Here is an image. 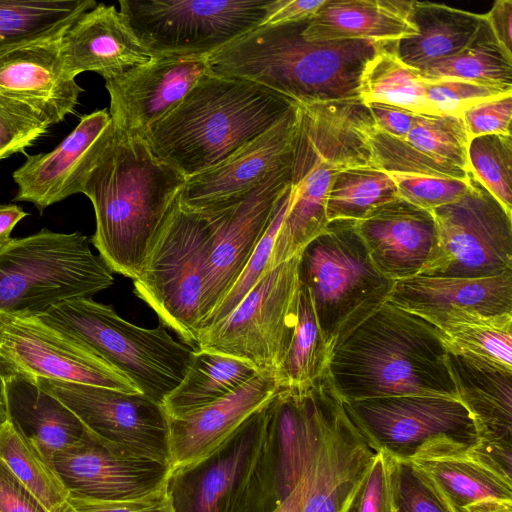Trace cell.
Returning <instances> with one entry per match:
<instances>
[{
  "label": "cell",
  "instance_id": "6da1fadb",
  "mask_svg": "<svg viewBox=\"0 0 512 512\" xmlns=\"http://www.w3.org/2000/svg\"><path fill=\"white\" fill-rule=\"evenodd\" d=\"M186 180L156 157L144 139L114 128L81 192L95 213L96 229L90 241L112 273L133 280L139 275Z\"/></svg>",
  "mask_w": 512,
  "mask_h": 512
},
{
  "label": "cell",
  "instance_id": "7a4b0ae2",
  "mask_svg": "<svg viewBox=\"0 0 512 512\" xmlns=\"http://www.w3.org/2000/svg\"><path fill=\"white\" fill-rule=\"evenodd\" d=\"M306 20L256 27L208 55L207 71L255 82L297 103L360 99L365 68L388 42L310 39Z\"/></svg>",
  "mask_w": 512,
  "mask_h": 512
},
{
  "label": "cell",
  "instance_id": "3957f363",
  "mask_svg": "<svg viewBox=\"0 0 512 512\" xmlns=\"http://www.w3.org/2000/svg\"><path fill=\"white\" fill-rule=\"evenodd\" d=\"M328 373L347 402L394 396L458 400L439 330L390 302L334 346Z\"/></svg>",
  "mask_w": 512,
  "mask_h": 512
},
{
  "label": "cell",
  "instance_id": "277c9868",
  "mask_svg": "<svg viewBox=\"0 0 512 512\" xmlns=\"http://www.w3.org/2000/svg\"><path fill=\"white\" fill-rule=\"evenodd\" d=\"M297 104L255 82L207 71L144 140L187 179L227 159Z\"/></svg>",
  "mask_w": 512,
  "mask_h": 512
},
{
  "label": "cell",
  "instance_id": "5b68a950",
  "mask_svg": "<svg viewBox=\"0 0 512 512\" xmlns=\"http://www.w3.org/2000/svg\"><path fill=\"white\" fill-rule=\"evenodd\" d=\"M373 118L361 99L298 103L290 166V205L270 257L273 269L299 255L328 224L326 200L338 172L373 166L365 130Z\"/></svg>",
  "mask_w": 512,
  "mask_h": 512
},
{
  "label": "cell",
  "instance_id": "8992f818",
  "mask_svg": "<svg viewBox=\"0 0 512 512\" xmlns=\"http://www.w3.org/2000/svg\"><path fill=\"white\" fill-rule=\"evenodd\" d=\"M298 279L311 297L330 350L389 301L394 281L372 262L356 221H329L299 254Z\"/></svg>",
  "mask_w": 512,
  "mask_h": 512
},
{
  "label": "cell",
  "instance_id": "52a82bcc",
  "mask_svg": "<svg viewBox=\"0 0 512 512\" xmlns=\"http://www.w3.org/2000/svg\"><path fill=\"white\" fill-rule=\"evenodd\" d=\"M113 282L79 231L43 228L0 248V311L39 314L62 301L92 298Z\"/></svg>",
  "mask_w": 512,
  "mask_h": 512
},
{
  "label": "cell",
  "instance_id": "ba28073f",
  "mask_svg": "<svg viewBox=\"0 0 512 512\" xmlns=\"http://www.w3.org/2000/svg\"><path fill=\"white\" fill-rule=\"evenodd\" d=\"M38 315L83 340L142 394L161 404L192 360L194 349L175 341L163 324L137 326L92 298L62 301Z\"/></svg>",
  "mask_w": 512,
  "mask_h": 512
},
{
  "label": "cell",
  "instance_id": "9c48e42d",
  "mask_svg": "<svg viewBox=\"0 0 512 512\" xmlns=\"http://www.w3.org/2000/svg\"><path fill=\"white\" fill-rule=\"evenodd\" d=\"M212 227L180 200L165 220L133 280L137 297L184 343L196 347Z\"/></svg>",
  "mask_w": 512,
  "mask_h": 512
},
{
  "label": "cell",
  "instance_id": "30bf717a",
  "mask_svg": "<svg viewBox=\"0 0 512 512\" xmlns=\"http://www.w3.org/2000/svg\"><path fill=\"white\" fill-rule=\"evenodd\" d=\"M374 455L325 372L309 389L295 512H340Z\"/></svg>",
  "mask_w": 512,
  "mask_h": 512
},
{
  "label": "cell",
  "instance_id": "8fae6325",
  "mask_svg": "<svg viewBox=\"0 0 512 512\" xmlns=\"http://www.w3.org/2000/svg\"><path fill=\"white\" fill-rule=\"evenodd\" d=\"M272 1L121 0L119 12L153 57H207L262 25Z\"/></svg>",
  "mask_w": 512,
  "mask_h": 512
},
{
  "label": "cell",
  "instance_id": "7c38bea8",
  "mask_svg": "<svg viewBox=\"0 0 512 512\" xmlns=\"http://www.w3.org/2000/svg\"><path fill=\"white\" fill-rule=\"evenodd\" d=\"M298 260L296 255L266 271L228 315L199 333L196 347L275 376L296 325Z\"/></svg>",
  "mask_w": 512,
  "mask_h": 512
},
{
  "label": "cell",
  "instance_id": "4fadbf2b",
  "mask_svg": "<svg viewBox=\"0 0 512 512\" xmlns=\"http://www.w3.org/2000/svg\"><path fill=\"white\" fill-rule=\"evenodd\" d=\"M12 374L141 393L77 336L35 313L0 311V376Z\"/></svg>",
  "mask_w": 512,
  "mask_h": 512
},
{
  "label": "cell",
  "instance_id": "5bb4252c",
  "mask_svg": "<svg viewBox=\"0 0 512 512\" xmlns=\"http://www.w3.org/2000/svg\"><path fill=\"white\" fill-rule=\"evenodd\" d=\"M468 181L460 199L431 211L439 249L422 275L487 278L512 272V216L471 170Z\"/></svg>",
  "mask_w": 512,
  "mask_h": 512
},
{
  "label": "cell",
  "instance_id": "9a60e30c",
  "mask_svg": "<svg viewBox=\"0 0 512 512\" xmlns=\"http://www.w3.org/2000/svg\"><path fill=\"white\" fill-rule=\"evenodd\" d=\"M30 379L70 409L98 439L132 455L170 465L169 418L158 401L142 393Z\"/></svg>",
  "mask_w": 512,
  "mask_h": 512
},
{
  "label": "cell",
  "instance_id": "2e32d148",
  "mask_svg": "<svg viewBox=\"0 0 512 512\" xmlns=\"http://www.w3.org/2000/svg\"><path fill=\"white\" fill-rule=\"evenodd\" d=\"M290 166L270 173L238 200L200 212L212 227L206 265L199 333L248 263L266 231L280 196L290 186Z\"/></svg>",
  "mask_w": 512,
  "mask_h": 512
},
{
  "label": "cell",
  "instance_id": "e0dca14e",
  "mask_svg": "<svg viewBox=\"0 0 512 512\" xmlns=\"http://www.w3.org/2000/svg\"><path fill=\"white\" fill-rule=\"evenodd\" d=\"M345 403L368 445L398 460L410 459L425 442L439 436L477 442L473 420L459 400L394 396Z\"/></svg>",
  "mask_w": 512,
  "mask_h": 512
},
{
  "label": "cell",
  "instance_id": "ac0fdd59",
  "mask_svg": "<svg viewBox=\"0 0 512 512\" xmlns=\"http://www.w3.org/2000/svg\"><path fill=\"white\" fill-rule=\"evenodd\" d=\"M206 72V57L168 55L106 79L114 128L145 139Z\"/></svg>",
  "mask_w": 512,
  "mask_h": 512
},
{
  "label": "cell",
  "instance_id": "d6986e66",
  "mask_svg": "<svg viewBox=\"0 0 512 512\" xmlns=\"http://www.w3.org/2000/svg\"><path fill=\"white\" fill-rule=\"evenodd\" d=\"M53 464L70 494L100 500L139 498L172 480L170 465L132 455L87 430Z\"/></svg>",
  "mask_w": 512,
  "mask_h": 512
},
{
  "label": "cell",
  "instance_id": "ffe728a7",
  "mask_svg": "<svg viewBox=\"0 0 512 512\" xmlns=\"http://www.w3.org/2000/svg\"><path fill=\"white\" fill-rule=\"evenodd\" d=\"M278 389L273 374L257 373L227 396L190 413L169 418L172 479L196 469L224 449Z\"/></svg>",
  "mask_w": 512,
  "mask_h": 512
},
{
  "label": "cell",
  "instance_id": "44dd1931",
  "mask_svg": "<svg viewBox=\"0 0 512 512\" xmlns=\"http://www.w3.org/2000/svg\"><path fill=\"white\" fill-rule=\"evenodd\" d=\"M107 109L81 117L74 130L52 151L27 155L13 172L18 190L14 201L48 206L82 192L83 182L113 135Z\"/></svg>",
  "mask_w": 512,
  "mask_h": 512
},
{
  "label": "cell",
  "instance_id": "7402d4cb",
  "mask_svg": "<svg viewBox=\"0 0 512 512\" xmlns=\"http://www.w3.org/2000/svg\"><path fill=\"white\" fill-rule=\"evenodd\" d=\"M474 444L439 436L408 460L431 480L452 512H512V479Z\"/></svg>",
  "mask_w": 512,
  "mask_h": 512
},
{
  "label": "cell",
  "instance_id": "603a6c76",
  "mask_svg": "<svg viewBox=\"0 0 512 512\" xmlns=\"http://www.w3.org/2000/svg\"><path fill=\"white\" fill-rule=\"evenodd\" d=\"M297 109L298 104L279 123L218 165L187 178L180 194L181 206L197 212L225 206L289 164Z\"/></svg>",
  "mask_w": 512,
  "mask_h": 512
},
{
  "label": "cell",
  "instance_id": "cb8c5ba5",
  "mask_svg": "<svg viewBox=\"0 0 512 512\" xmlns=\"http://www.w3.org/2000/svg\"><path fill=\"white\" fill-rule=\"evenodd\" d=\"M356 225L372 262L394 282L424 274L437 258L439 238L432 212L401 197Z\"/></svg>",
  "mask_w": 512,
  "mask_h": 512
},
{
  "label": "cell",
  "instance_id": "d4e9b609",
  "mask_svg": "<svg viewBox=\"0 0 512 512\" xmlns=\"http://www.w3.org/2000/svg\"><path fill=\"white\" fill-rule=\"evenodd\" d=\"M63 34L0 57V95L29 106L50 125L74 112L83 91L64 69L60 52Z\"/></svg>",
  "mask_w": 512,
  "mask_h": 512
},
{
  "label": "cell",
  "instance_id": "484cf974",
  "mask_svg": "<svg viewBox=\"0 0 512 512\" xmlns=\"http://www.w3.org/2000/svg\"><path fill=\"white\" fill-rule=\"evenodd\" d=\"M61 58L72 77L91 71L104 80L145 64L152 55L142 46L114 5L98 3L80 15L61 38Z\"/></svg>",
  "mask_w": 512,
  "mask_h": 512
},
{
  "label": "cell",
  "instance_id": "4316f807",
  "mask_svg": "<svg viewBox=\"0 0 512 512\" xmlns=\"http://www.w3.org/2000/svg\"><path fill=\"white\" fill-rule=\"evenodd\" d=\"M388 302L425 320L462 311L512 314V272L487 278L418 275L396 281Z\"/></svg>",
  "mask_w": 512,
  "mask_h": 512
},
{
  "label": "cell",
  "instance_id": "83f0119b",
  "mask_svg": "<svg viewBox=\"0 0 512 512\" xmlns=\"http://www.w3.org/2000/svg\"><path fill=\"white\" fill-rule=\"evenodd\" d=\"M446 360L477 440L512 444V370L447 347Z\"/></svg>",
  "mask_w": 512,
  "mask_h": 512
},
{
  "label": "cell",
  "instance_id": "f1b7e54d",
  "mask_svg": "<svg viewBox=\"0 0 512 512\" xmlns=\"http://www.w3.org/2000/svg\"><path fill=\"white\" fill-rule=\"evenodd\" d=\"M411 5L412 1L404 0H325L307 18L304 33L324 41H396L416 35L409 19Z\"/></svg>",
  "mask_w": 512,
  "mask_h": 512
},
{
  "label": "cell",
  "instance_id": "f546056e",
  "mask_svg": "<svg viewBox=\"0 0 512 512\" xmlns=\"http://www.w3.org/2000/svg\"><path fill=\"white\" fill-rule=\"evenodd\" d=\"M0 395L7 419L18 425L52 462L57 453L86 433L70 409L28 377L0 376Z\"/></svg>",
  "mask_w": 512,
  "mask_h": 512
},
{
  "label": "cell",
  "instance_id": "4dcf8cb0",
  "mask_svg": "<svg viewBox=\"0 0 512 512\" xmlns=\"http://www.w3.org/2000/svg\"><path fill=\"white\" fill-rule=\"evenodd\" d=\"M416 35L390 43L392 53L407 66L422 71L451 57L476 37L484 15L431 2L412 1L409 14Z\"/></svg>",
  "mask_w": 512,
  "mask_h": 512
},
{
  "label": "cell",
  "instance_id": "1f68e13d",
  "mask_svg": "<svg viewBox=\"0 0 512 512\" xmlns=\"http://www.w3.org/2000/svg\"><path fill=\"white\" fill-rule=\"evenodd\" d=\"M257 373L237 358L194 349L185 376L164 398L162 406L168 418L179 417L227 396Z\"/></svg>",
  "mask_w": 512,
  "mask_h": 512
},
{
  "label": "cell",
  "instance_id": "d6a6232c",
  "mask_svg": "<svg viewBox=\"0 0 512 512\" xmlns=\"http://www.w3.org/2000/svg\"><path fill=\"white\" fill-rule=\"evenodd\" d=\"M261 409L244 423L224 449L187 473L192 475L193 487L188 512H230L256 436Z\"/></svg>",
  "mask_w": 512,
  "mask_h": 512
},
{
  "label": "cell",
  "instance_id": "836d02e7",
  "mask_svg": "<svg viewBox=\"0 0 512 512\" xmlns=\"http://www.w3.org/2000/svg\"><path fill=\"white\" fill-rule=\"evenodd\" d=\"M94 0H0V57L63 34Z\"/></svg>",
  "mask_w": 512,
  "mask_h": 512
},
{
  "label": "cell",
  "instance_id": "e575fe53",
  "mask_svg": "<svg viewBox=\"0 0 512 512\" xmlns=\"http://www.w3.org/2000/svg\"><path fill=\"white\" fill-rule=\"evenodd\" d=\"M426 321L439 330L447 348L512 370V314L485 316L462 311Z\"/></svg>",
  "mask_w": 512,
  "mask_h": 512
},
{
  "label": "cell",
  "instance_id": "d590c367",
  "mask_svg": "<svg viewBox=\"0 0 512 512\" xmlns=\"http://www.w3.org/2000/svg\"><path fill=\"white\" fill-rule=\"evenodd\" d=\"M0 459L47 512H58L66 503L70 493L53 462L18 425L8 419L0 427Z\"/></svg>",
  "mask_w": 512,
  "mask_h": 512
},
{
  "label": "cell",
  "instance_id": "8d00e7d4",
  "mask_svg": "<svg viewBox=\"0 0 512 512\" xmlns=\"http://www.w3.org/2000/svg\"><path fill=\"white\" fill-rule=\"evenodd\" d=\"M419 72L428 79H460L512 90V58L498 44L485 16L478 34L467 47Z\"/></svg>",
  "mask_w": 512,
  "mask_h": 512
},
{
  "label": "cell",
  "instance_id": "74e56055",
  "mask_svg": "<svg viewBox=\"0 0 512 512\" xmlns=\"http://www.w3.org/2000/svg\"><path fill=\"white\" fill-rule=\"evenodd\" d=\"M391 42L367 64L361 83V101L394 105L416 114L436 115L427 100L424 77L392 53Z\"/></svg>",
  "mask_w": 512,
  "mask_h": 512
},
{
  "label": "cell",
  "instance_id": "f35d334b",
  "mask_svg": "<svg viewBox=\"0 0 512 512\" xmlns=\"http://www.w3.org/2000/svg\"><path fill=\"white\" fill-rule=\"evenodd\" d=\"M330 356L310 294L300 283L295 330L275 374L278 386L298 387L313 382L328 370Z\"/></svg>",
  "mask_w": 512,
  "mask_h": 512
},
{
  "label": "cell",
  "instance_id": "ab89813d",
  "mask_svg": "<svg viewBox=\"0 0 512 512\" xmlns=\"http://www.w3.org/2000/svg\"><path fill=\"white\" fill-rule=\"evenodd\" d=\"M399 197L390 175L373 166L346 168L334 177L327 194L328 221H359L376 208Z\"/></svg>",
  "mask_w": 512,
  "mask_h": 512
},
{
  "label": "cell",
  "instance_id": "60d3db41",
  "mask_svg": "<svg viewBox=\"0 0 512 512\" xmlns=\"http://www.w3.org/2000/svg\"><path fill=\"white\" fill-rule=\"evenodd\" d=\"M376 168L386 173L410 174L464 180L468 171L421 152L404 139L376 128L374 120L365 130Z\"/></svg>",
  "mask_w": 512,
  "mask_h": 512
},
{
  "label": "cell",
  "instance_id": "b9f144b4",
  "mask_svg": "<svg viewBox=\"0 0 512 512\" xmlns=\"http://www.w3.org/2000/svg\"><path fill=\"white\" fill-rule=\"evenodd\" d=\"M468 162L475 177L512 216V135L471 138Z\"/></svg>",
  "mask_w": 512,
  "mask_h": 512
},
{
  "label": "cell",
  "instance_id": "7bdbcfd3",
  "mask_svg": "<svg viewBox=\"0 0 512 512\" xmlns=\"http://www.w3.org/2000/svg\"><path fill=\"white\" fill-rule=\"evenodd\" d=\"M405 140L431 157L470 170V138L461 116L416 114Z\"/></svg>",
  "mask_w": 512,
  "mask_h": 512
},
{
  "label": "cell",
  "instance_id": "ee69618b",
  "mask_svg": "<svg viewBox=\"0 0 512 512\" xmlns=\"http://www.w3.org/2000/svg\"><path fill=\"white\" fill-rule=\"evenodd\" d=\"M290 197L291 192L289 186L280 196L276 204L272 219L262 238L257 244L255 250L253 251L248 263L243 269L241 275L230 289V291L227 293L225 298L222 300V302L204 321L200 332L213 326L226 315H228L243 299V297L255 286L262 275L268 271L270 257L276 241V237L290 205Z\"/></svg>",
  "mask_w": 512,
  "mask_h": 512
},
{
  "label": "cell",
  "instance_id": "f6af8a7d",
  "mask_svg": "<svg viewBox=\"0 0 512 512\" xmlns=\"http://www.w3.org/2000/svg\"><path fill=\"white\" fill-rule=\"evenodd\" d=\"M393 459L392 491L396 512H452L431 480L410 460Z\"/></svg>",
  "mask_w": 512,
  "mask_h": 512
},
{
  "label": "cell",
  "instance_id": "bcb514c9",
  "mask_svg": "<svg viewBox=\"0 0 512 512\" xmlns=\"http://www.w3.org/2000/svg\"><path fill=\"white\" fill-rule=\"evenodd\" d=\"M50 126L45 117L29 106L0 95V161L24 153Z\"/></svg>",
  "mask_w": 512,
  "mask_h": 512
},
{
  "label": "cell",
  "instance_id": "7dc6e473",
  "mask_svg": "<svg viewBox=\"0 0 512 512\" xmlns=\"http://www.w3.org/2000/svg\"><path fill=\"white\" fill-rule=\"evenodd\" d=\"M427 100L436 115L461 114L468 108L508 94L512 90L460 79L424 78Z\"/></svg>",
  "mask_w": 512,
  "mask_h": 512
},
{
  "label": "cell",
  "instance_id": "c3c4849f",
  "mask_svg": "<svg viewBox=\"0 0 512 512\" xmlns=\"http://www.w3.org/2000/svg\"><path fill=\"white\" fill-rule=\"evenodd\" d=\"M393 457L375 455L340 512H396L392 491Z\"/></svg>",
  "mask_w": 512,
  "mask_h": 512
},
{
  "label": "cell",
  "instance_id": "681fc988",
  "mask_svg": "<svg viewBox=\"0 0 512 512\" xmlns=\"http://www.w3.org/2000/svg\"><path fill=\"white\" fill-rule=\"evenodd\" d=\"M395 182L399 197L423 208H435L460 199L469 188L468 175L464 180L433 176L388 173Z\"/></svg>",
  "mask_w": 512,
  "mask_h": 512
},
{
  "label": "cell",
  "instance_id": "f907efd6",
  "mask_svg": "<svg viewBox=\"0 0 512 512\" xmlns=\"http://www.w3.org/2000/svg\"><path fill=\"white\" fill-rule=\"evenodd\" d=\"M171 481L131 500H100L69 494L65 504L72 512H177Z\"/></svg>",
  "mask_w": 512,
  "mask_h": 512
},
{
  "label": "cell",
  "instance_id": "816d5d0a",
  "mask_svg": "<svg viewBox=\"0 0 512 512\" xmlns=\"http://www.w3.org/2000/svg\"><path fill=\"white\" fill-rule=\"evenodd\" d=\"M461 117L469 138L483 135H511L512 94L476 104Z\"/></svg>",
  "mask_w": 512,
  "mask_h": 512
},
{
  "label": "cell",
  "instance_id": "f5cc1de1",
  "mask_svg": "<svg viewBox=\"0 0 512 512\" xmlns=\"http://www.w3.org/2000/svg\"><path fill=\"white\" fill-rule=\"evenodd\" d=\"M0 512H47L38 499L1 459Z\"/></svg>",
  "mask_w": 512,
  "mask_h": 512
},
{
  "label": "cell",
  "instance_id": "db71d44e",
  "mask_svg": "<svg viewBox=\"0 0 512 512\" xmlns=\"http://www.w3.org/2000/svg\"><path fill=\"white\" fill-rule=\"evenodd\" d=\"M366 106L377 129L390 136L406 139L414 124L416 113L379 102L368 103Z\"/></svg>",
  "mask_w": 512,
  "mask_h": 512
},
{
  "label": "cell",
  "instance_id": "11a10c76",
  "mask_svg": "<svg viewBox=\"0 0 512 512\" xmlns=\"http://www.w3.org/2000/svg\"><path fill=\"white\" fill-rule=\"evenodd\" d=\"M325 0H273L262 25L302 20L313 16Z\"/></svg>",
  "mask_w": 512,
  "mask_h": 512
},
{
  "label": "cell",
  "instance_id": "9f6ffc18",
  "mask_svg": "<svg viewBox=\"0 0 512 512\" xmlns=\"http://www.w3.org/2000/svg\"><path fill=\"white\" fill-rule=\"evenodd\" d=\"M484 16L498 44L512 58V1H496Z\"/></svg>",
  "mask_w": 512,
  "mask_h": 512
},
{
  "label": "cell",
  "instance_id": "6f0895ef",
  "mask_svg": "<svg viewBox=\"0 0 512 512\" xmlns=\"http://www.w3.org/2000/svg\"><path fill=\"white\" fill-rule=\"evenodd\" d=\"M28 215L16 204H0V248L10 239L14 227Z\"/></svg>",
  "mask_w": 512,
  "mask_h": 512
},
{
  "label": "cell",
  "instance_id": "680465c9",
  "mask_svg": "<svg viewBox=\"0 0 512 512\" xmlns=\"http://www.w3.org/2000/svg\"><path fill=\"white\" fill-rule=\"evenodd\" d=\"M7 421V413L5 410V406L0 395V427Z\"/></svg>",
  "mask_w": 512,
  "mask_h": 512
},
{
  "label": "cell",
  "instance_id": "91938a15",
  "mask_svg": "<svg viewBox=\"0 0 512 512\" xmlns=\"http://www.w3.org/2000/svg\"><path fill=\"white\" fill-rule=\"evenodd\" d=\"M58 512H72L66 504H64Z\"/></svg>",
  "mask_w": 512,
  "mask_h": 512
}]
</instances>
